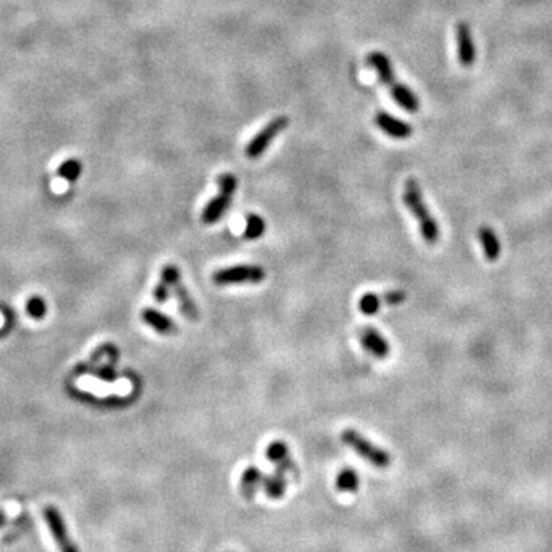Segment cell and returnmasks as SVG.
<instances>
[{"label":"cell","instance_id":"obj_1","mask_svg":"<svg viewBox=\"0 0 552 552\" xmlns=\"http://www.w3.org/2000/svg\"><path fill=\"white\" fill-rule=\"evenodd\" d=\"M365 64H367V66H370L371 69H375L379 82L385 84L393 100L402 107V110H405L407 112L411 114L419 111L421 103H419L417 96L407 87V84H403L396 79L393 64L387 54L380 51H371L367 59H365Z\"/></svg>","mask_w":552,"mask_h":552},{"label":"cell","instance_id":"obj_2","mask_svg":"<svg viewBox=\"0 0 552 552\" xmlns=\"http://www.w3.org/2000/svg\"><path fill=\"white\" fill-rule=\"evenodd\" d=\"M403 204L407 206L408 211L411 212V215L415 216L417 224H419V230H421V235L424 238V241L426 244H436L439 235H440V230H439V224L434 218L433 214L430 212L428 206H426L425 200H424V193L421 189V184L416 180V178H408L405 181V186H403Z\"/></svg>","mask_w":552,"mask_h":552},{"label":"cell","instance_id":"obj_3","mask_svg":"<svg viewBox=\"0 0 552 552\" xmlns=\"http://www.w3.org/2000/svg\"><path fill=\"white\" fill-rule=\"evenodd\" d=\"M341 440L345 443L348 448H352L355 453L362 457L364 461L370 462L376 468L385 470L391 465V456L388 454V451L382 449L380 447L375 445L371 440H368L359 431L355 428H345L341 434Z\"/></svg>","mask_w":552,"mask_h":552},{"label":"cell","instance_id":"obj_4","mask_svg":"<svg viewBox=\"0 0 552 552\" xmlns=\"http://www.w3.org/2000/svg\"><path fill=\"white\" fill-rule=\"evenodd\" d=\"M216 183H218V193H216L215 198L209 201L206 207L203 209V214H201V220H203L204 224L218 223L224 216V214L227 212L233 195H235L237 192L238 180L233 174L229 172L221 174Z\"/></svg>","mask_w":552,"mask_h":552},{"label":"cell","instance_id":"obj_5","mask_svg":"<svg viewBox=\"0 0 552 552\" xmlns=\"http://www.w3.org/2000/svg\"><path fill=\"white\" fill-rule=\"evenodd\" d=\"M266 279V270L256 264H238L214 271L212 281L216 285L260 284Z\"/></svg>","mask_w":552,"mask_h":552},{"label":"cell","instance_id":"obj_6","mask_svg":"<svg viewBox=\"0 0 552 552\" xmlns=\"http://www.w3.org/2000/svg\"><path fill=\"white\" fill-rule=\"evenodd\" d=\"M289 117L285 115H279L275 117V119H271L269 123H266V126H264L258 134H256L251 142L247 143L244 154L247 158L251 160H256L260 158L261 155L269 149V146L274 143V140L281 134L283 130L287 129L289 126Z\"/></svg>","mask_w":552,"mask_h":552},{"label":"cell","instance_id":"obj_7","mask_svg":"<svg viewBox=\"0 0 552 552\" xmlns=\"http://www.w3.org/2000/svg\"><path fill=\"white\" fill-rule=\"evenodd\" d=\"M43 519L60 552H80L79 546L69 535L64 516L56 507H46L43 509Z\"/></svg>","mask_w":552,"mask_h":552},{"label":"cell","instance_id":"obj_8","mask_svg":"<svg viewBox=\"0 0 552 552\" xmlns=\"http://www.w3.org/2000/svg\"><path fill=\"white\" fill-rule=\"evenodd\" d=\"M457 60L462 68H471L476 61V46H474L471 28L468 23L458 22L456 27Z\"/></svg>","mask_w":552,"mask_h":552},{"label":"cell","instance_id":"obj_9","mask_svg":"<svg viewBox=\"0 0 552 552\" xmlns=\"http://www.w3.org/2000/svg\"><path fill=\"white\" fill-rule=\"evenodd\" d=\"M375 123L380 130L385 132L388 137L394 140H407L413 135V128H411L410 123L403 121L385 111H379L375 115Z\"/></svg>","mask_w":552,"mask_h":552},{"label":"cell","instance_id":"obj_10","mask_svg":"<svg viewBox=\"0 0 552 552\" xmlns=\"http://www.w3.org/2000/svg\"><path fill=\"white\" fill-rule=\"evenodd\" d=\"M266 457L276 466V470L283 472H292L293 476H299L298 465L292 458L290 449L283 440H274L266 449Z\"/></svg>","mask_w":552,"mask_h":552},{"label":"cell","instance_id":"obj_11","mask_svg":"<svg viewBox=\"0 0 552 552\" xmlns=\"http://www.w3.org/2000/svg\"><path fill=\"white\" fill-rule=\"evenodd\" d=\"M361 344L376 359H385L390 355V344L375 327H364L359 333Z\"/></svg>","mask_w":552,"mask_h":552},{"label":"cell","instance_id":"obj_12","mask_svg":"<svg viewBox=\"0 0 552 552\" xmlns=\"http://www.w3.org/2000/svg\"><path fill=\"white\" fill-rule=\"evenodd\" d=\"M172 294L178 302V307H180L181 315L188 318V320L192 322L198 321V318H200L198 306L195 304V301L192 299L188 287L181 283V275L177 276L172 281Z\"/></svg>","mask_w":552,"mask_h":552},{"label":"cell","instance_id":"obj_13","mask_svg":"<svg viewBox=\"0 0 552 552\" xmlns=\"http://www.w3.org/2000/svg\"><path fill=\"white\" fill-rule=\"evenodd\" d=\"M142 320L146 325H149L152 330L163 334V336H170V334H175L178 331L177 324L157 308H144L142 312Z\"/></svg>","mask_w":552,"mask_h":552},{"label":"cell","instance_id":"obj_14","mask_svg":"<svg viewBox=\"0 0 552 552\" xmlns=\"http://www.w3.org/2000/svg\"><path fill=\"white\" fill-rule=\"evenodd\" d=\"M262 480H264V476L258 466L248 465L247 468L243 471V474H241V480H239L241 495H243L247 500L253 499L256 493H258V488L262 485Z\"/></svg>","mask_w":552,"mask_h":552},{"label":"cell","instance_id":"obj_15","mask_svg":"<svg viewBox=\"0 0 552 552\" xmlns=\"http://www.w3.org/2000/svg\"><path fill=\"white\" fill-rule=\"evenodd\" d=\"M477 233H479L480 244H482V247H484V253L486 256V260L489 262H494L499 260L502 247H500L499 238H497V235H495V232L491 227H488V225H482Z\"/></svg>","mask_w":552,"mask_h":552},{"label":"cell","instance_id":"obj_16","mask_svg":"<svg viewBox=\"0 0 552 552\" xmlns=\"http://www.w3.org/2000/svg\"><path fill=\"white\" fill-rule=\"evenodd\" d=\"M262 486H264V493H266L269 499L274 500L283 499L287 491V479L284 476V472L276 470L274 474L266 476L262 480Z\"/></svg>","mask_w":552,"mask_h":552},{"label":"cell","instance_id":"obj_17","mask_svg":"<svg viewBox=\"0 0 552 552\" xmlns=\"http://www.w3.org/2000/svg\"><path fill=\"white\" fill-rule=\"evenodd\" d=\"M336 489L339 493L355 494L359 489V476L353 468L341 470L336 477Z\"/></svg>","mask_w":552,"mask_h":552},{"label":"cell","instance_id":"obj_18","mask_svg":"<svg viewBox=\"0 0 552 552\" xmlns=\"http://www.w3.org/2000/svg\"><path fill=\"white\" fill-rule=\"evenodd\" d=\"M264 232H266V221H264L262 216L256 214H248L246 218V227L243 237L248 241H253L261 238L264 235Z\"/></svg>","mask_w":552,"mask_h":552},{"label":"cell","instance_id":"obj_19","mask_svg":"<svg viewBox=\"0 0 552 552\" xmlns=\"http://www.w3.org/2000/svg\"><path fill=\"white\" fill-rule=\"evenodd\" d=\"M380 306H382V297L378 293H365L359 299V310L367 316L376 315L380 310Z\"/></svg>","mask_w":552,"mask_h":552},{"label":"cell","instance_id":"obj_20","mask_svg":"<svg viewBox=\"0 0 552 552\" xmlns=\"http://www.w3.org/2000/svg\"><path fill=\"white\" fill-rule=\"evenodd\" d=\"M82 174V163L77 158H69L66 160L64 165L59 167L57 175L65 178L66 181H75L77 178Z\"/></svg>","mask_w":552,"mask_h":552},{"label":"cell","instance_id":"obj_21","mask_svg":"<svg viewBox=\"0 0 552 552\" xmlns=\"http://www.w3.org/2000/svg\"><path fill=\"white\" fill-rule=\"evenodd\" d=\"M27 310H28V315L33 316L34 320H42V318L46 315L45 302L42 298H38V297H34L28 301Z\"/></svg>","mask_w":552,"mask_h":552},{"label":"cell","instance_id":"obj_22","mask_svg":"<svg viewBox=\"0 0 552 552\" xmlns=\"http://www.w3.org/2000/svg\"><path fill=\"white\" fill-rule=\"evenodd\" d=\"M170 293H172V287L167 284L166 281L160 279V283L154 289V299L158 302V304H165V302L170 298Z\"/></svg>","mask_w":552,"mask_h":552},{"label":"cell","instance_id":"obj_23","mask_svg":"<svg viewBox=\"0 0 552 552\" xmlns=\"http://www.w3.org/2000/svg\"><path fill=\"white\" fill-rule=\"evenodd\" d=\"M407 299V293L402 290H390L382 294V302L388 306H399Z\"/></svg>","mask_w":552,"mask_h":552},{"label":"cell","instance_id":"obj_24","mask_svg":"<svg viewBox=\"0 0 552 552\" xmlns=\"http://www.w3.org/2000/svg\"><path fill=\"white\" fill-rule=\"evenodd\" d=\"M96 375L102 380H105V382H115L117 379V371L112 365H103V367L96 370Z\"/></svg>","mask_w":552,"mask_h":552},{"label":"cell","instance_id":"obj_25","mask_svg":"<svg viewBox=\"0 0 552 552\" xmlns=\"http://www.w3.org/2000/svg\"><path fill=\"white\" fill-rule=\"evenodd\" d=\"M8 523V517H6V512L3 509H0V528H3Z\"/></svg>","mask_w":552,"mask_h":552}]
</instances>
